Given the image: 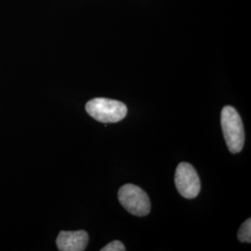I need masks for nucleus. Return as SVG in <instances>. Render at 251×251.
Returning a JSON list of instances; mask_svg holds the SVG:
<instances>
[{"label": "nucleus", "mask_w": 251, "mask_h": 251, "mask_svg": "<svg viewBox=\"0 0 251 251\" xmlns=\"http://www.w3.org/2000/svg\"><path fill=\"white\" fill-rule=\"evenodd\" d=\"M89 243V234L80 230L75 232L62 231L59 233L56 244L61 251H83Z\"/></svg>", "instance_id": "5"}, {"label": "nucleus", "mask_w": 251, "mask_h": 251, "mask_svg": "<svg viewBox=\"0 0 251 251\" xmlns=\"http://www.w3.org/2000/svg\"><path fill=\"white\" fill-rule=\"evenodd\" d=\"M175 185L179 195L187 199L197 198L201 182L194 167L186 162L179 163L175 173Z\"/></svg>", "instance_id": "4"}, {"label": "nucleus", "mask_w": 251, "mask_h": 251, "mask_svg": "<svg viewBox=\"0 0 251 251\" xmlns=\"http://www.w3.org/2000/svg\"><path fill=\"white\" fill-rule=\"evenodd\" d=\"M86 111L95 120L107 124L117 123L125 118L127 108L125 103L116 100L95 98L87 102Z\"/></svg>", "instance_id": "2"}, {"label": "nucleus", "mask_w": 251, "mask_h": 251, "mask_svg": "<svg viewBox=\"0 0 251 251\" xmlns=\"http://www.w3.org/2000/svg\"><path fill=\"white\" fill-rule=\"evenodd\" d=\"M126 251L125 246L121 241L115 240L107 244L100 251Z\"/></svg>", "instance_id": "7"}, {"label": "nucleus", "mask_w": 251, "mask_h": 251, "mask_svg": "<svg viewBox=\"0 0 251 251\" xmlns=\"http://www.w3.org/2000/svg\"><path fill=\"white\" fill-rule=\"evenodd\" d=\"M221 124L229 151L233 153L241 152L245 144V130L242 119L233 106L224 107L221 115Z\"/></svg>", "instance_id": "1"}, {"label": "nucleus", "mask_w": 251, "mask_h": 251, "mask_svg": "<svg viewBox=\"0 0 251 251\" xmlns=\"http://www.w3.org/2000/svg\"><path fill=\"white\" fill-rule=\"evenodd\" d=\"M237 237L240 242L251 243V220L248 219L246 222L243 223L241 225Z\"/></svg>", "instance_id": "6"}, {"label": "nucleus", "mask_w": 251, "mask_h": 251, "mask_svg": "<svg viewBox=\"0 0 251 251\" xmlns=\"http://www.w3.org/2000/svg\"><path fill=\"white\" fill-rule=\"evenodd\" d=\"M118 199L127 212L138 217L148 215L151 202L144 190L134 184H125L118 191Z\"/></svg>", "instance_id": "3"}]
</instances>
